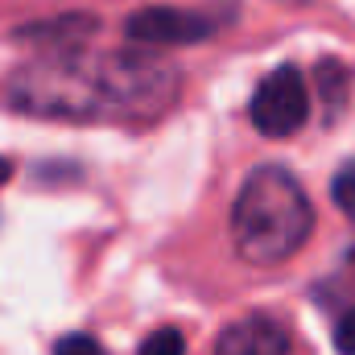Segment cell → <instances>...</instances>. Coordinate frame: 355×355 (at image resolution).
Wrapping results in <instances>:
<instances>
[{
	"label": "cell",
	"mask_w": 355,
	"mask_h": 355,
	"mask_svg": "<svg viewBox=\"0 0 355 355\" xmlns=\"http://www.w3.org/2000/svg\"><path fill=\"white\" fill-rule=\"evenodd\" d=\"M227 21H232V12L215 17V12L153 4V8H137V12L124 21V37H128L137 50H145V46H190V42H202V37L219 33Z\"/></svg>",
	"instance_id": "277c9868"
},
{
	"label": "cell",
	"mask_w": 355,
	"mask_h": 355,
	"mask_svg": "<svg viewBox=\"0 0 355 355\" xmlns=\"http://www.w3.org/2000/svg\"><path fill=\"white\" fill-rule=\"evenodd\" d=\"M215 355H289V331L265 314H252L219 335Z\"/></svg>",
	"instance_id": "5b68a950"
},
{
	"label": "cell",
	"mask_w": 355,
	"mask_h": 355,
	"mask_svg": "<svg viewBox=\"0 0 355 355\" xmlns=\"http://www.w3.org/2000/svg\"><path fill=\"white\" fill-rule=\"evenodd\" d=\"M178 99V71L149 50H46L8 79V103L37 120H153Z\"/></svg>",
	"instance_id": "6da1fadb"
},
{
	"label": "cell",
	"mask_w": 355,
	"mask_h": 355,
	"mask_svg": "<svg viewBox=\"0 0 355 355\" xmlns=\"http://www.w3.org/2000/svg\"><path fill=\"white\" fill-rule=\"evenodd\" d=\"M335 347H339V355H355V310H347L335 322Z\"/></svg>",
	"instance_id": "9c48e42d"
},
{
	"label": "cell",
	"mask_w": 355,
	"mask_h": 355,
	"mask_svg": "<svg viewBox=\"0 0 355 355\" xmlns=\"http://www.w3.org/2000/svg\"><path fill=\"white\" fill-rule=\"evenodd\" d=\"M314 232V207L302 182L281 166H257L232 202V244L248 265L289 261Z\"/></svg>",
	"instance_id": "7a4b0ae2"
},
{
	"label": "cell",
	"mask_w": 355,
	"mask_h": 355,
	"mask_svg": "<svg viewBox=\"0 0 355 355\" xmlns=\"http://www.w3.org/2000/svg\"><path fill=\"white\" fill-rule=\"evenodd\" d=\"M331 198H335L339 211H347V215L355 219V162H347V166L335 174V182H331Z\"/></svg>",
	"instance_id": "52a82bcc"
},
{
	"label": "cell",
	"mask_w": 355,
	"mask_h": 355,
	"mask_svg": "<svg viewBox=\"0 0 355 355\" xmlns=\"http://www.w3.org/2000/svg\"><path fill=\"white\" fill-rule=\"evenodd\" d=\"M252 124L265 137H293L302 132V124L310 120V91L297 67H277L261 79V87L252 91Z\"/></svg>",
	"instance_id": "3957f363"
},
{
	"label": "cell",
	"mask_w": 355,
	"mask_h": 355,
	"mask_svg": "<svg viewBox=\"0 0 355 355\" xmlns=\"http://www.w3.org/2000/svg\"><path fill=\"white\" fill-rule=\"evenodd\" d=\"M137 355H186V335L178 327H157L153 335H145Z\"/></svg>",
	"instance_id": "8992f818"
},
{
	"label": "cell",
	"mask_w": 355,
	"mask_h": 355,
	"mask_svg": "<svg viewBox=\"0 0 355 355\" xmlns=\"http://www.w3.org/2000/svg\"><path fill=\"white\" fill-rule=\"evenodd\" d=\"M54 355H107V352H103V343H99L95 335L75 331V335H62V339H58Z\"/></svg>",
	"instance_id": "ba28073f"
},
{
	"label": "cell",
	"mask_w": 355,
	"mask_h": 355,
	"mask_svg": "<svg viewBox=\"0 0 355 355\" xmlns=\"http://www.w3.org/2000/svg\"><path fill=\"white\" fill-rule=\"evenodd\" d=\"M8 178H12V166H8V162H4V157H0V186H4V182H8Z\"/></svg>",
	"instance_id": "30bf717a"
}]
</instances>
